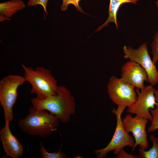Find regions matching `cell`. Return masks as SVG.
Listing matches in <instances>:
<instances>
[{"label": "cell", "instance_id": "obj_14", "mask_svg": "<svg viewBox=\"0 0 158 158\" xmlns=\"http://www.w3.org/2000/svg\"><path fill=\"white\" fill-rule=\"evenodd\" d=\"M150 138L152 143V147L147 151L140 148L139 158H158V138L152 134L150 135Z\"/></svg>", "mask_w": 158, "mask_h": 158}, {"label": "cell", "instance_id": "obj_6", "mask_svg": "<svg viewBox=\"0 0 158 158\" xmlns=\"http://www.w3.org/2000/svg\"><path fill=\"white\" fill-rule=\"evenodd\" d=\"M123 50L124 58L138 63L146 71L150 85L154 86L158 83V71L149 54L146 42L136 49L124 45Z\"/></svg>", "mask_w": 158, "mask_h": 158}, {"label": "cell", "instance_id": "obj_7", "mask_svg": "<svg viewBox=\"0 0 158 158\" xmlns=\"http://www.w3.org/2000/svg\"><path fill=\"white\" fill-rule=\"evenodd\" d=\"M135 88L132 85L115 76L110 78L107 84V92L110 99L118 106L126 107L137 100V94Z\"/></svg>", "mask_w": 158, "mask_h": 158}, {"label": "cell", "instance_id": "obj_5", "mask_svg": "<svg viewBox=\"0 0 158 158\" xmlns=\"http://www.w3.org/2000/svg\"><path fill=\"white\" fill-rule=\"evenodd\" d=\"M25 81L24 76L18 75H8L0 81V102L5 122L9 123L13 119V107L17 100L18 88Z\"/></svg>", "mask_w": 158, "mask_h": 158}, {"label": "cell", "instance_id": "obj_9", "mask_svg": "<svg viewBox=\"0 0 158 158\" xmlns=\"http://www.w3.org/2000/svg\"><path fill=\"white\" fill-rule=\"evenodd\" d=\"M148 120L136 115L133 117L132 114H127L122 120L124 130L127 132H131L134 136L135 144L132 151L137 146L141 149L146 150L148 147L147 134L146 126Z\"/></svg>", "mask_w": 158, "mask_h": 158}, {"label": "cell", "instance_id": "obj_19", "mask_svg": "<svg viewBox=\"0 0 158 158\" xmlns=\"http://www.w3.org/2000/svg\"><path fill=\"white\" fill-rule=\"evenodd\" d=\"M48 0H29L28 2V6H34L37 5H40L43 7L46 13H48L47 11V7Z\"/></svg>", "mask_w": 158, "mask_h": 158}, {"label": "cell", "instance_id": "obj_1", "mask_svg": "<svg viewBox=\"0 0 158 158\" xmlns=\"http://www.w3.org/2000/svg\"><path fill=\"white\" fill-rule=\"evenodd\" d=\"M33 107L48 111L60 121L69 122L75 111V102L70 91L64 86H58L56 94L44 99L35 97L31 100Z\"/></svg>", "mask_w": 158, "mask_h": 158}, {"label": "cell", "instance_id": "obj_18", "mask_svg": "<svg viewBox=\"0 0 158 158\" xmlns=\"http://www.w3.org/2000/svg\"><path fill=\"white\" fill-rule=\"evenodd\" d=\"M80 0H62L63 2L61 6V9L63 11H66L68 9V5L70 4L74 5L77 10L80 12L84 13L82 8L79 5Z\"/></svg>", "mask_w": 158, "mask_h": 158}, {"label": "cell", "instance_id": "obj_8", "mask_svg": "<svg viewBox=\"0 0 158 158\" xmlns=\"http://www.w3.org/2000/svg\"><path fill=\"white\" fill-rule=\"evenodd\" d=\"M155 89L153 86L150 85L145 86L141 90L136 89L137 100L127 107V112L151 121L152 116L149 110L150 109H154L156 107L154 96Z\"/></svg>", "mask_w": 158, "mask_h": 158}, {"label": "cell", "instance_id": "obj_11", "mask_svg": "<svg viewBox=\"0 0 158 158\" xmlns=\"http://www.w3.org/2000/svg\"><path fill=\"white\" fill-rule=\"evenodd\" d=\"M9 123V122H5V126L0 131V137L6 154V157L18 158L22 155L23 148L11 132Z\"/></svg>", "mask_w": 158, "mask_h": 158}, {"label": "cell", "instance_id": "obj_20", "mask_svg": "<svg viewBox=\"0 0 158 158\" xmlns=\"http://www.w3.org/2000/svg\"><path fill=\"white\" fill-rule=\"evenodd\" d=\"M115 158H138L139 156L133 155L129 154L125 151L123 149H122L117 154Z\"/></svg>", "mask_w": 158, "mask_h": 158}, {"label": "cell", "instance_id": "obj_10", "mask_svg": "<svg viewBox=\"0 0 158 158\" xmlns=\"http://www.w3.org/2000/svg\"><path fill=\"white\" fill-rule=\"evenodd\" d=\"M121 76L124 81L139 90L145 87V82L149 83L146 71L139 64L131 61H127L122 66Z\"/></svg>", "mask_w": 158, "mask_h": 158}, {"label": "cell", "instance_id": "obj_12", "mask_svg": "<svg viewBox=\"0 0 158 158\" xmlns=\"http://www.w3.org/2000/svg\"><path fill=\"white\" fill-rule=\"evenodd\" d=\"M25 7L22 0H11L0 4V21L10 20L12 16Z\"/></svg>", "mask_w": 158, "mask_h": 158}, {"label": "cell", "instance_id": "obj_22", "mask_svg": "<svg viewBox=\"0 0 158 158\" xmlns=\"http://www.w3.org/2000/svg\"><path fill=\"white\" fill-rule=\"evenodd\" d=\"M155 4L157 7L158 8V0H157L155 2Z\"/></svg>", "mask_w": 158, "mask_h": 158}, {"label": "cell", "instance_id": "obj_15", "mask_svg": "<svg viewBox=\"0 0 158 158\" xmlns=\"http://www.w3.org/2000/svg\"><path fill=\"white\" fill-rule=\"evenodd\" d=\"M150 111L152 116L151 123L148 128L147 132H154L158 129V108L155 107L154 109H150Z\"/></svg>", "mask_w": 158, "mask_h": 158}, {"label": "cell", "instance_id": "obj_21", "mask_svg": "<svg viewBox=\"0 0 158 158\" xmlns=\"http://www.w3.org/2000/svg\"><path fill=\"white\" fill-rule=\"evenodd\" d=\"M154 96L156 101L155 107L158 108V89H155L154 91Z\"/></svg>", "mask_w": 158, "mask_h": 158}, {"label": "cell", "instance_id": "obj_2", "mask_svg": "<svg viewBox=\"0 0 158 158\" xmlns=\"http://www.w3.org/2000/svg\"><path fill=\"white\" fill-rule=\"evenodd\" d=\"M59 120L54 115L47 111L38 110L30 107L24 118L18 122L22 131L32 136L46 138L56 130Z\"/></svg>", "mask_w": 158, "mask_h": 158}, {"label": "cell", "instance_id": "obj_13", "mask_svg": "<svg viewBox=\"0 0 158 158\" xmlns=\"http://www.w3.org/2000/svg\"><path fill=\"white\" fill-rule=\"evenodd\" d=\"M141 0H110L109 9V16L106 21L96 30L97 32L108 25L109 23H113L116 25L117 29L118 28L117 24V15L120 6L123 4L130 3L136 4L138 1Z\"/></svg>", "mask_w": 158, "mask_h": 158}, {"label": "cell", "instance_id": "obj_17", "mask_svg": "<svg viewBox=\"0 0 158 158\" xmlns=\"http://www.w3.org/2000/svg\"><path fill=\"white\" fill-rule=\"evenodd\" d=\"M151 46L152 49V60L156 64L158 61V30L154 34Z\"/></svg>", "mask_w": 158, "mask_h": 158}, {"label": "cell", "instance_id": "obj_16", "mask_svg": "<svg viewBox=\"0 0 158 158\" xmlns=\"http://www.w3.org/2000/svg\"><path fill=\"white\" fill-rule=\"evenodd\" d=\"M40 151L41 153V157L42 158H65L66 155L63 152H61L60 150L58 152L50 153L47 151L43 145L40 142Z\"/></svg>", "mask_w": 158, "mask_h": 158}, {"label": "cell", "instance_id": "obj_4", "mask_svg": "<svg viewBox=\"0 0 158 158\" xmlns=\"http://www.w3.org/2000/svg\"><path fill=\"white\" fill-rule=\"evenodd\" d=\"M126 108L118 106L116 109L113 108L111 111L112 113L115 114L116 119L115 131L111 140L106 147L95 151L97 158H104L108 152L112 151H114L115 155H117L126 146L132 148L134 147V138L124 130L122 125L121 115Z\"/></svg>", "mask_w": 158, "mask_h": 158}, {"label": "cell", "instance_id": "obj_3", "mask_svg": "<svg viewBox=\"0 0 158 158\" xmlns=\"http://www.w3.org/2000/svg\"><path fill=\"white\" fill-rule=\"evenodd\" d=\"M24 72L26 81L31 85V93H35L37 97L44 99L56 94L58 86L57 80L49 69L37 66L32 67L21 64Z\"/></svg>", "mask_w": 158, "mask_h": 158}]
</instances>
